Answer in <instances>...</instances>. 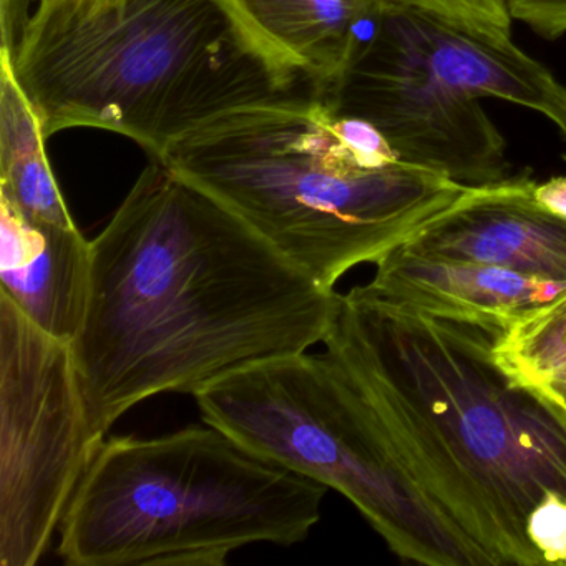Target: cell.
Returning a JSON list of instances; mask_svg holds the SVG:
<instances>
[{
    "label": "cell",
    "mask_w": 566,
    "mask_h": 566,
    "mask_svg": "<svg viewBox=\"0 0 566 566\" xmlns=\"http://www.w3.org/2000/svg\"><path fill=\"white\" fill-rule=\"evenodd\" d=\"M92 244L72 353L104 436L158 394L193 396L250 364L323 343L339 293L230 208L154 160Z\"/></svg>",
    "instance_id": "cell-1"
},
{
    "label": "cell",
    "mask_w": 566,
    "mask_h": 566,
    "mask_svg": "<svg viewBox=\"0 0 566 566\" xmlns=\"http://www.w3.org/2000/svg\"><path fill=\"white\" fill-rule=\"evenodd\" d=\"M500 329L356 286L339 294L323 343L482 566H566V407L503 370Z\"/></svg>",
    "instance_id": "cell-2"
},
{
    "label": "cell",
    "mask_w": 566,
    "mask_h": 566,
    "mask_svg": "<svg viewBox=\"0 0 566 566\" xmlns=\"http://www.w3.org/2000/svg\"><path fill=\"white\" fill-rule=\"evenodd\" d=\"M158 161L327 290L402 247L475 188L406 164L373 124L337 114L310 92L227 112Z\"/></svg>",
    "instance_id": "cell-3"
},
{
    "label": "cell",
    "mask_w": 566,
    "mask_h": 566,
    "mask_svg": "<svg viewBox=\"0 0 566 566\" xmlns=\"http://www.w3.org/2000/svg\"><path fill=\"white\" fill-rule=\"evenodd\" d=\"M11 62L45 138L101 128L154 160L227 112L313 94L228 0H39Z\"/></svg>",
    "instance_id": "cell-4"
},
{
    "label": "cell",
    "mask_w": 566,
    "mask_h": 566,
    "mask_svg": "<svg viewBox=\"0 0 566 566\" xmlns=\"http://www.w3.org/2000/svg\"><path fill=\"white\" fill-rule=\"evenodd\" d=\"M326 492L210 423L112 437L65 510L59 555L72 566H221L253 543L304 542Z\"/></svg>",
    "instance_id": "cell-5"
},
{
    "label": "cell",
    "mask_w": 566,
    "mask_h": 566,
    "mask_svg": "<svg viewBox=\"0 0 566 566\" xmlns=\"http://www.w3.org/2000/svg\"><path fill=\"white\" fill-rule=\"evenodd\" d=\"M193 397L205 423L248 452L343 493L403 562L482 566L397 462L366 397L329 354L250 364Z\"/></svg>",
    "instance_id": "cell-6"
},
{
    "label": "cell",
    "mask_w": 566,
    "mask_h": 566,
    "mask_svg": "<svg viewBox=\"0 0 566 566\" xmlns=\"http://www.w3.org/2000/svg\"><path fill=\"white\" fill-rule=\"evenodd\" d=\"M558 78L515 44H495L413 9L384 4L376 28L326 98L373 124L406 164L465 187L510 178L486 98L545 117Z\"/></svg>",
    "instance_id": "cell-7"
},
{
    "label": "cell",
    "mask_w": 566,
    "mask_h": 566,
    "mask_svg": "<svg viewBox=\"0 0 566 566\" xmlns=\"http://www.w3.org/2000/svg\"><path fill=\"white\" fill-rule=\"evenodd\" d=\"M104 440L72 344L0 294V565L44 556Z\"/></svg>",
    "instance_id": "cell-8"
},
{
    "label": "cell",
    "mask_w": 566,
    "mask_h": 566,
    "mask_svg": "<svg viewBox=\"0 0 566 566\" xmlns=\"http://www.w3.org/2000/svg\"><path fill=\"white\" fill-rule=\"evenodd\" d=\"M526 175L475 187L402 247L417 256L473 261L566 283V220L533 200Z\"/></svg>",
    "instance_id": "cell-9"
},
{
    "label": "cell",
    "mask_w": 566,
    "mask_h": 566,
    "mask_svg": "<svg viewBox=\"0 0 566 566\" xmlns=\"http://www.w3.org/2000/svg\"><path fill=\"white\" fill-rule=\"evenodd\" d=\"M374 264L376 274L366 287L376 296L442 319L502 329L566 290V283L493 264L417 256L403 247Z\"/></svg>",
    "instance_id": "cell-10"
},
{
    "label": "cell",
    "mask_w": 566,
    "mask_h": 566,
    "mask_svg": "<svg viewBox=\"0 0 566 566\" xmlns=\"http://www.w3.org/2000/svg\"><path fill=\"white\" fill-rule=\"evenodd\" d=\"M92 244L75 227L32 220L0 198V294L51 336L72 343L91 281Z\"/></svg>",
    "instance_id": "cell-11"
},
{
    "label": "cell",
    "mask_w": 566,
    "mask_h": 566,
    "mask_svg": "<svg viewBox=\"0 0 566 566\" xmlns=\"http://www.w3.org/2000/svg\"><path fill=\"white\" fill-rule=\"evenodd\" d=\"M251 34L327 98L376 28L380 0H228Z\"/></svg>",
    "instance_id": "cell-12"
},
{
    "label": "cell",
    "mask_w": 566,
    "mask_h": 566,
    "mask_svg": "<svg viewBox=\"0 0 566 566\" xmlns=\"http://www.w3.org/2000/svg\"><path fill=\"white\" fill-rule=\"evenodd\" d=\"M44 130L34 105L0 51V198L32 220L75 227L45 155Z\"/></svg>",
    "instance_id": "cell-13"
},
{
    "label": "cell",
    "mask_w": 566,
    "mask_h": 566,
    "mask_svg": "<svg viewBox=\"0 0 566 566\" xmlns=\"http://www.w3.org/2000/svg\"><path fill=\"white\" fill-rule=\"evenodd\" d=\"M493 354L513 379L566 407V290L500 329Z\"/></svg>",
    "instance_id": "cell-14"
},
{
    "label": "cell",
    "mask_w": 566,
    "mask_h": 566,
    "mask_svg": "<svg viewBox=\"0 0 566 566\" xmlns=\"http://www.w3.org/2000/svg\"><path fill=\"white\" fill-rule=\"evenodd\" d=\"M413 9L495 44H513L510 0H380Z\"/></svg>",
    "instance_id": "cell-15"
},
{
    "label": "cell",
    "mask_w": 566,
    "mask_h": 566,
    "mask_svg": "<svg viewBox=\"0 0 566 566\" xmlns=\"http://www.w3.org/2000/svg\"><path fill=\"white\" fill-rule=\"evenodd\" d=\"M510 11L513 21L522 22L546 41L566 34V0H510Z\"/></svg>",
    "instance_id": "cell-16"
},
{
    "label": "cell",
    "mask_w": 566,
    "mask_h": 566,
    "mask_svg": "<svg viewBox=\"0 0 566 566\" xmlns=\"http://www.w3.org/2000/svg\"><path fill=\"white\" fill-rule=\"evenodd\" d=\"M39 0H0V32L2 51L14 54L31 21V9Z\"/></svg>",
    "instance_id": "cell-17"
},
{
    "label": "cell",
    "mask_w": 566,
    "mask_h": 566,
    "mask_svg": "<svg viewBox=\"0 0 566 566\" xmlns=\"http://www.w3.org/2000/svg\"><path fill=\"white\" fill-rule=\"evenodd\" d=\"M532 195L543 210L566 220V175L533 185Z\"/></svg>",
    "instance_id": "cell-18"
},
{
    "label": "cell",
    "mask_w": 566,
    "mask_h": 566,
    "mask_svg": "<svg viewBox=\"0 0 566 566\" xmlns=\"http://www.w3.org/2000/svg\"><path fill=\"white\" fill-rule=\"evenodd\" d=\"M546 118L558 128L559 134L566 138V85L559 82L553 94L552 102H549L548 114Z\"/></svg>",
    "instance_id": "cell-19"
}]
</instances>
